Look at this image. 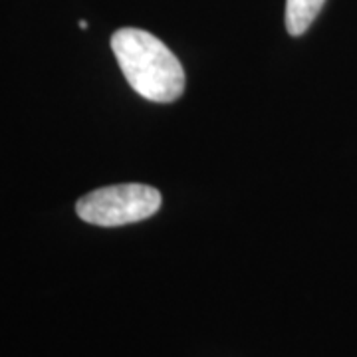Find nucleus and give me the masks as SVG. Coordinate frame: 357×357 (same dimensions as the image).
<instances>
[{
    "mask_svg": "<svg viewBox=\"0 0 357 357\" xmlns=\"http://www.w3.org/2000/svg\"><path fill=\"white\" fill-rule=\"evenodd\" d=\"M326 0H286V30L292 36H302L316 20Z\"/></svg>",
    "mask_w": 357,
    "mask_h": 357,
    "instance_id": "obj_3",
    "label": "nucleus"
},
{
    "mask_svg": "<svg viewBox=\"0 0 357 357\" xmlns=\"http://www.w3.org/2000/svg\"><path fill=\"white\" fill-rule=\"evenodd\" d=\"M112 50L128 84L141 98L171 103L183 96V66L157 36L139 28H121L112 36Z\"/></svg>",
    "mask_w": 357,
    "mask_h": 357,
    "instance_id": "obj_1",
    "label": "nucleus"
},
{
    "mask_svg": "<svg viewBox=\"0 0 357 357\" xmlns=\"http://www.w3.org/2000/svg\"><path fill=\"white\" fill-rule=\"evenodd\" d=\"M79 28H88V22L86 20H79Z\"/></svg>",
    "mask_w": 357,
    "mask_h": 357,
    "instance_id": "obj_4",
    "label": "nucleus"
},
{
    "mask_svg": "<svg viewBox=\"0 0 357 357\" xmlns=\"http://www.w3.org/2000/svg\"><path fill=\"white\" fill-rule=\"evenodd\" d=\"M161 192L143 183L112 185L84 195L76 204L77 217L96 227H123L153 217L161 208Z\"/></svg>",
    "mask_w": 357,
    "mask_h": 357,
    "instance_id": "obj_2",
    "label": "nucleus"
}]
</instances>
